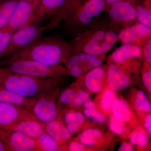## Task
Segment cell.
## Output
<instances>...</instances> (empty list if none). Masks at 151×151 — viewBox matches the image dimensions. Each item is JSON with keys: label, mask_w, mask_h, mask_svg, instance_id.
I'll return each mask as SVG.
<instances>
[{"label": "cell", "mask_w": 151, "mask_h": 151, "mask_svg": "<svg viewBox=\"0 0 151 151\" xmlns=\"http://www.w3.org/2000/svg\"><path fill=\"white\" fill-rule=\"evenodd\" d=\"M70 53V44L60 37H40L24 48L6 57L0 63L29 60L55 66L65 62Z\"/></svg>", "instance_id": "obj_1"}, {"label": "cell", "mask_w": 151, "mask_h": 151, "mask_svg": "<svg viewBox=\"0 0 151 151\" xmlns=\"http://www.w3.org/2000/svg\"><path fill=\"white\" fill-rule=\"evenodd\" d=\"M57 79L14 73L0 67V87L26 98L38 99L45 92L55 88Z\"/></svg>", "instance_id": "obj_2"}, {"label": "cell", "mask_w": 151, "mask_h": 151, "mask_svg": "<svg viewBox=\"0 0 151 151\" xmlns=\"http://www.w3.org/2000/svg\"><path fill=\"white\" fill-rule=\"evenodd\" d=\"M119 34L112 28L108 27L79 34L69 43L70 53L82 52L94 55H104L119 40Z\"/></svg>", "instance_id": "obj_3"}, {"label": "cell", "mask_w": 151, "mask_h": 151, "mask_svg": "<svg viewBox=\"0 0 151 151\" xmlns=\"http://www.w3.org/2000/svg\"><path fill=\"white\" fill-rule=\"evenodd\" d=\"M106 6L105 0H88L74 13L61 22L63 30L68 35L76 36L83 28L99 16Z\"/></svg>", "instance_id": "obj_4"}, {"label": "cell", "mask_w": 151, "mask_h": 151, "mask_svg": "<svg viewBox=\"0 0 151 151\" xmlns=\"http://www.w3.org/2000/svg\"><path fill=\"white\" fill-rule=\"evenodd\" d=\"M0 67L14 73L42 78H58L68 73L61 65L49 66L29 60H17L0 63Z\"/></svg>", "instance_id": "obj_5"}, {"label": "cell", "mask_w": 151, "mask_h": 151, "mask_svg": "<svg viewBox=\"0 0 151 151\" xmlns=\"http://www.w3.org/2000/svg\"><path fill=\"white\" fill-rule=\"evenodd\" d=\"M45 31L43 26L35 24L27 25L17 30L12 36L9 45L3 53L2 58L31 43L40 37Z\"/></svg>", "instance_id": "obj_6"}, {"label": "cell", "mask_w": 151, "mask_h": 151, "mask_svg": "<svg viewBox=\"0 0 151 151\" xmlns=\"http://www.w3.org/2000/svg\"><path fill=\"white\" fill-rule=\"evenodd\" d=\"M55 88L50 89L38 98L31 111L38 121L44 124L56 119L57 108L55 101Z\"/></svg>", "instance_id": "obj_7"}, {"label": "cell", "mask_w": 151, "mask_h": 151, "mask_svg": "<svg viewBox=\"0 0 151 151\" xmlns=\"http://www.w3.org/2000/svg\"><path fill=\"white\" fill-rule=\"evenodd\" d=\"M29 120H37L29 109L20 105L0 102V129Z\"/></svg>", "instance_id": "obj_8"}, {"label": "cell", "mask_w": 151, "mask_h": 151, "mask_svg": "<svg viewBox=\"0 0 151 151\" xmlns=\"http://www.w3.org/2000/svg\"><path fill=\"white\" fill-rule=\"evenodd\" d=\"M3 136L7 151H41L37 139L21 133L3 130Z\"/></svg>", "instance_id": "obj_9"}, {"label": "cell", "mask_w": 151, "mask_h": 151, "mask_svg": "<svg viewBox=\"0 0 151 151\" xmlns=\"http://www.w3.org/2000/svg\"><path fill=\"white\" fill-rule=\"evenodd\" d=\"M40 0H19L7 26L16 31L28 24Z\"/></svg>", "instance_id": "obj_10"}, {"label": "cell", "mask_w": 151, "mask_h": 151, "mask_svg": "<svg viewBox=\"0 0 151 151\" xmlns=\"http://www.w3.org/2000/svg\"><path fill=\"white\" fill-rule=\"evenodd\" d=\"M151 28L139 23L122 30L119 38L123 44H135L141 46L143 42L151 38Z\"/></svg>", "instance_id": "obj_11"}, {"label": "cell", "mask_w": 151, "mask_h": 151, "mask_svg": "<svg viewBox=\"0 0 151 151\" xmlns=\"http://www.w3.org/2000/svg\"><path fill=\"white\" fill-rule=\"evenodd\" d=\"M65 1L66 0H40L28 24H37L45 20L49 19L56 13Z\"/></svg>", "instance_id": "obj_12"}, {"label": "cell", "mask_w": 151, "mask_h": 151, "mask_svg": "<svg viewBox=\"0 0 151 151\" xmlns=\"http://www.w3.org/2000/svg\"><path fill=\"white\" fill-rule=\"evenodd\" d=\"M109 15L114 21L130 22L137 19L136 6L130 1H122L110 6Z\"/></svg>", "instance_id": "obj_13"}, {"label": "cell", "mask_w": 151, "mask_h": 151, "mask_svg": "<svg viewBox=\"0 0 151 151\" xmlns=\"http://www.w3.org/2000/svg\"><path fill=\"white\" fill-rule=\"evenodd\" d=\"M1 129L19 132L29 137L36 139L44 132H45V124L37 120L21 121Z\"/></svg>", "instance_id": "obj_14"}, {"label": "cell", "mask_w": 151, "mask_h": 151, "mask_svg": "<svg viewBox=\"0 0 151 151\" xmlns=\"http://www.w3.org/2000/svg\"><path fill=\"white\" fill-rule=\"evenodd\" d=\"M141 48L135 44H124L112 53L111 59L116 65H121L127 60L140 58L142 54Z\"/></svg>", "instance_id": "obj_15"}, {"label": "cell", "mask_w": 151, "mask_h": 151, "mask_svg": "<svg viewBox=\"0 0 151 151\" xmlns=\"http://www.w3.org/2000/svg\"><path fill=\"white\" fill-rule=\"evenodd\" d=\"M107 74L108 84L112 91H120L129 85V76L116 64L113 63L109 65Z\"/></svg>", "instance_id": "obj_16"}, {"label": "cell", "mask_w": 151, "mask_h": 151, "mask_svg": "<svg viewBox=\"0 0 151 151\" xmlns=\"http://www.w3.org/2000/svg\"><path fill=\"white\" fill-rule=\"evenodd\" d=\"M37 99L26 98L13 92H11L4 88L0 87V102L11 103L20 105L29 109L31 111L33 106Z\"/></svg>", "instance_id": "obj_17"}, {"label": "cell", "mask_w": 151, "mask_h": 151, "mask_svg": "<svg viewBox=\"0 0 151 151\" xmlns=\"http://www.w3.org/2000/svg\"><path fill=\"white\" fill-rule=\"evenodd\" d=\"M45 129L47 134L59 143L67 140L71 136L66 127L56 119L45 124Z\"/></svg>", "instance_id": "obj_18"}, {"label": "cell", "mask_w": 151, "mask_h": 151, "mask_svg": "<svg viewBox=\"0 0 151 151\" xmlns=\"http://www.w3.org/2000/svg\"><path fill=\"white\" fill-rule=\"evenodd\" d=\"M104 75L105 70L100 66L90 70L85 76V83L87 89L94 93L100 92Z\"/></svg>", "instance_id": "obj_19"}, {"label": "cell", "mask_w": 151, "mask_h": 151, "mask_svg": "<svg viewBox=\"0 0 151 151\" xmlns=\"http://www.w3.org/2000/svg\"><path fill=\"white\" fill-rule=\"evenodd\" d=\"M112 112L115 117L123 123L129 122L132 117L127 102L123 99H115L112 103Z\"/></svg>", "instance_id": "obj_20"}, {"label": "cell", "mask_w": 151, "mask_h": 151, "mask_svg": "<svg viewBox=\"0 0 151 151\" xmlns=\"http://www.w3.org/2000/svg\"><path fill=\"white\" fill-rule=\"evenodd\" d=\"M19 1L0 0V29L8 24Z\"/></svg>", "instance_id": "obj_21"}, {"label": "cell", "mask_w": 151, "mask_h": 151, "mask_svg": "<svg viewBox=\"0 0 151 151\" xmlns=\"http://www.w3.org/2000/svg\"><path fill=\"white\" fill-rule=\"evenodd\" d=\"M85 121V118L82 113L70 111L65 114V122L66 128L70 134H74L78 131L80 126Z\"/></svg>", "instance_id": "obj_22"}, {"label": "cell", "mask_w": 151, "mask_h": 151, "mask_svg": "<svg viewBox=\"0 0 151 151\" xmlns=\"http://www.w3.org/2000/svg\"><path fill=\"white\" fill-rule=\"evenodd\" d=\"M137 19L139 23L146 26L151 27V11L150 8V0H147L144 4H138Z\"/></svg>", "instance_id": "obj_23"}, {"label": "cell", "mask_w": 151, "mask_h": 151, "mask_svg": "<svg viewBox=\"0 0 151 151\" xmlns=\"http://www.w3.org/2000/svg\"><path fill=\"white\" fill-rule=\"evenodd\" d=\"M102 136V132L99 130L88 129L81 133L79 137V141L84 145L92 147Z\"/></svg>", "instance_id": "obj_24"}, {"label": "cell", "mask_w": 151, "mask_h": 151, "mask_svg": "<svg viewBox=\"0 0 151 151\" xmlns=\"http://www.w3.org/2000/svg\"><path fill=\"white\" fill-rule=\"evenodd\" d=\"M42 151L59 150V142H57L46 132L40 136L37 139Z\"/></svg>", "instance_id": "obj_25"}, {"label": "cell", "mask_w": 151, "mask_h": 151, "mask_svg": "<svg viewBox=\"0 0 151 151\" xmlns=\"http://www.w3.org/2000/svg\"><path fill=\"white\" fill-rule=\"evenodd\" d=\"M15 32V31L11 29L7 25L0 29V59L2 58L3 53L9 45Z\"/></svg>", "instance_id": "obj_26"}, {"label": "cell", "mask_w": 151, "mask_h": 151, "mask_svg": "<svg viewBox=\"0 0 151 151\" xmlns=\"http://www.w3.org/2000/svg\"><path fill=\"white\" fill-rule=\"evenodd\" d=\"M135 105L139 111L143 112H150L151 111V104L145 92L139 91L137 94Z\"/></svg>", "instance_id": "obj_27"}, {"label": "cell", "mask_w": 151, "mask_h": 151, "mask_svg": "<svg viewBox=\"0 0 151 151\" xmlns=\"http://www.w3.org/2000/svg\"><path fill=\"white\" fill-rule=\"evenodd\" d=\"M115 98V93L112 90H107L104 92L101 101V106L104 111L108 112L111 110Z\"/></svg>", "instance_id": "obj_28"}, {"label": "cell", "mask_w": 151, "mask_h": 151, "mask_svg": "<svg viewBox=\"0 0 151 151\" xmlns=\"http://www.w3.org/2000/svg\"><path fill=\"white\" fill-rule=\"evenodd\" d=\"M109 127L112 132L116 134H122L126 131V129L123 122L116 119L114 116H113L110 120Z\"/></svg>", "instance_id": "obj_29"}, {"label": "cell", "mask_w": 151, "mask_h": 151, "mask_svg": "<svg viewBox=\"0 0 151 151\" xmlns=\"http://www.w3.org/2000/svg\"><path fill=\"white\" fill-rule=\"evenodd\" d=\"M76 92L72 89H68L62 93L60 97L61 103L65 105H72Z\"/></svg>", "instance_id": "obj_30"}, {"label": "cell", "mask_w": 151, "mask_h": 151, "mask_svg": "<svg viewBox=\"0 0 151 151\" xmlns=\"http://www.w3.org/2000/svg\"><path fill=\"white\" fill-rule=\"evenodd\" d=\"M86 117L90 118L95 122L100 123H105L106 118L103 114L97 111L96 109H86L84 112Z\"/></svg>", "instance_id": "obj_31"}, {"label": "cell", "mask_w": 151, "mask_h": 151, "mask_svg": "<svg viewBox=\"0 0 151 151\" xmlns=\"http://www.w3.org/2000/svg\"><path fill=\"white\" fill-rule=\"evenodd\" d=\"M143 48H142V53L146 62L149 64L151 63V40L150 38L144 42Z\"/></svg>", "instance_id": "obj_32"}, {"label": "cell", "mask_w": 151, "mask_h": 151, "mask_svg": "<svg viewBox=\"0 0 151 151\" xmlns=\"http://www.w3.org/2000/svg\"><path fill=\"white\" fill-rule=\"evenodd\" d=\"M89 99V94L83 91L76 92L75 99L72 105L76 106H81Z\"/></svg>", "instance_id": "obj_33"}, {"label": "cell", "mask_w": 151, "mask_h": 151, "mask_svg": "<svg viewBox=\"0 0 151 151\" xmlns=\"http://www.w3.org/2000/svg\"><path fill=\"white\" fill-rule=\"evenodd\" d=\"M148 142V136L146 132L143 130L139 131L137 145L140 147H145L147 145Z\"/></svg>", "instance_id": "obj_34"}, {"label": "cell", "mask_w": 151, "mask_h": 151, "mask_svg": "<svg viewBox=\"0 0 151 151\" xmlns=\"http://www.w3.org/2000/svg\"><path fill=\"white\" fill-rule=\"evenodd\" d=\"M143 81L149 92H151V70L150 68L143 73Z\"/></svg>", "instance_id": "obj_35"}, {"label": "cell", "mask_w": 151, "mask_h": 151, "mask_svg": "<svg viewBox=\"0 0 151 151\" xmlns=\"http://www.w3.org/2000/svg\"><path fill=\"white\" fill-rule=\"evenodd\" d=\"M68 150L70 151H84L85 149L83 145L77 142H72L68 146Z\"/></svg>", "instance_id": "obj_36"}, {"label": "cell", "mask_w": 151, "mask_h": 151, "mask_svg": "<svg viewBox=\"0 0 151 151\" xmlns=\"http://www.w3.org/2000/svg\"><path fill=\"white\" fill-rule=\"evenodd\" d=\"M145 127L148 132L149 134L151 135V115L149 114L146 117L145 120Z\"/></svg>", "instance_id": "obj_37"}, {"label": "cell", "mask_w": 151, "mask_h": 151, "mask_svg": "<svg viewBox=\"0 0 151 151\" xmlns=\"http://www.w3.org/2000/svg\"><path fill=\"white\" fill-rule=\"evenodd\" d=\"M119 151H132L133 147L129 143L124 142L122 143V145L119 148Z\"/></svg>", "instance_id": "obj_38"}, {"label": "cell", "mask_w": 151, "mask_h": 151, "mask_svg": "<svg viewBox=\"0 0 151 151\" xmlns=\"http://www.w3.org/2000/svg\"><path fill=\"white\" fill-rule=\"evenodd\" d=\"M3 130L0 129V151H6L5 143L3 136Z\"/></svg>", "instance_id": "obj_39"}, {"label": "cell", "mask_w": 151, "mask_h": 151, "mask_svg": "<svg viewBox=\"0 0 151 151\" xmlns=\"http://www.w3.org/2000/svg\"><path fill=\"white\" fill-rule=\"evenodd\" d=\"M84 105L86 109H96V104L92 100H86L84 103Z\"/></svg>", "instance_id": "obj_40"}, {"label": "cell", "mask_w": 151, "mask_h": 151, "mask_svg": "<svg viewBox=\"0 0 151 151\" xmlns=\"http://www.w3.org/2000/svg\"><path fill=\"white\" fill-rule=\"evenodd\" d=\"M138 134L139 132L136 131L133 132L132 134L131 135V137H130V140L132 145H137V141Z\"/></svg>", "instance_id": "obj_41"}, {"label": "cell", "mask_w": 151, "mask_h": 151, "mask_svg": "<svg viewBox=\"0 0 151 151\" xmlns=\"http://www.w3.org/2000/svg\"><path fill=\"white\" fill-rule=\"evenodd\" d=\"M106 2V6H110L111 5L115 3L118 2L122 1H130V0H105Z\"/></svg>", "instance_id": "obj_42"}]
</instances>
